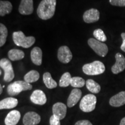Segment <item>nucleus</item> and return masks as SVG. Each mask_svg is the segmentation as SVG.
Listing matches in <instances>:
<instances>
[{
	"mask_svg": "<svg viewBox=\"0 0 125 125\" xmlns=\"http://www.w3.org/2000/svg\"><path fill=\"white\" fill-rule=\"evenodd\" d=\"M71 75L68 72L64 73L61 76V78L59 81V86L62 87H68L70 85H71Z\"/></svg>",
	"mask_w": 125,
	"mask_h": 125,
	"instance_id": "25",
	"label": "nucleus"
},
{
	"mask_svg": "<svg viewBox=\"0 0 125 125\" xmlns=\"http://www.w3.org/2000/svg\"><path fill=\"white\" fill-rule=\"evenodd\" d=\"M12 10V5L8 1H0V16H4L10 13Z\"/></svg>",
	"mask_w": 125,
	"mask_h": 125,
	"instance_id": "22",
	"label": "nucleus"
},
{
	"mask_svg": "<svg viewBox=\"0 0 125 125\" xmlns=\"http://www.w3.org/2000/svg\"><path fill=\"white\" fill-rule=\"evenodd\" d=\"M75 125H93L88 120H81L76 122Z\"/></svg>",
	"mask_w": 125,
	"mask_h": 125,
	"instance_id": "31",
	"label": "nucleus"
},
{
	"mask_svg": "<svg viewBox=\"0 0 125 125\" xmlns=\"http://www.w3.org/2000/svg\"><path fill=\"white\" fill-rule=\"evenodd\" d=\"M18 104V100L13 97H7L0 101V109H12L16 107Z\"/></svg>",
	"mask_w": 125,
	"mask_h": 125,
	"instance_id": "19",
	"label": "nucleus"
},
{
	"mask_svg": "<svg viewBox=\"0 0 125 125\" xmlns=\"http://www.w3.org/2000/svg\"><path fill=\"white\" fill-rule=\"evenodd\" d=\"M40 77V74L36 70H31V71L28 72V73L25 75L24 76V81L27 83H31L37 82Z\"/></svg>",
	"mask_w": 125,
	"mask_h": 125,
	"instance_id": "24",
	"label": "nucleus"
},
{
	"mask_svg": "<svg viewBox=\"0 0 125 125\" xmlns=\"http://www.w3.org/2000/svg\"><path fill=\"white\" fill-rule=\"evenodd\" d=\"M19 13L23 15H29L34 11L33 0H21L19 7Z\"/></svg>",
	"mask_w": 125,
	"mask_h": 125,
	"instance_id": "13",
	"label": "nucleus"
},
{
	"mask_svg": "<svg viewBox=\"0 0 125 125\" xmlns=\"http://www.w3.org/2000/svg\"><path fill=\"white\" fill-rule=\"evenodd\" d=\"M8 36L7 28L2 23L0 24V46L2 47L5 45Z\"/></svg>",
	"mask_w": 125,
	"mask_h": 125,
	"instance_id": "26",
	"label": "nucleus"
},
{
	"mask_svg": "<svg viewBox=\"0 0 125 125\" xmlns=\"http://www.w3.org/2000/svg\"><path fill=\"white\" fill-rule=\"evenodd\" d=\"M13 41L15 45L24 48H30L35 42V37L32 36L26 37L22 31H16L12 34Z\"/></svg>",
	"mask_w": 125,
	"mask_h": 125,
	"instance_id": "2",
	"label": "nucleus"
},
{
	"mask_svg": "<svg viewBox=\"0 0 125 125\" xmlns=\"http://www.w3.org/2000/svg\"><path fill=\"white\" fill-rule=\"evenodd\" d=\"M31 102L37 105H44L47 101V98L44 92L41 90H35L30 96Z\"/></svg>",
	"mask_w": 125,
	"mask_h": 125,
	"instance_id": "11",
	"label": "nucleus"
},
{
	"mask_svg": "<svg viewBox=\"0 0 125 125\" xmlns=\"http://www.w3.org/2000/svg\"><path fill=\"white\" fill-rule=\"evenodd\" d=\"M93 36L95 39L102 42L107 41V37L104 34V31L100 29H96L93 31Z\"/></svg>",
	"mask_w": 125,
	"mask_h": 125,
	"instance_id": "28",
	"label": "nucleus"
},
{
	"mask_svg": "<svg viewBox=\"0 0 125 125\" xmlns=\"http://www.w3.org/2000/svg\"><path fill=\"white\" fill-rule=\"evenodd\" d=\"M0 67L4 71V80L5 82H9L13 80L15 77V73L10 60L5 58L1 59Z\"/></svg>",
	"mask_w": 125,
	"mask_h": 125,
	"instance_id": "7",
	"label": "nucleus"
},
{
	"mask_svg": "<svg viewBox=\"0 0 125 125\" xmlns=\"http://www.w3.org/2000/svg\"><path fill=\"white\" fill-rule=\"evenodd\" d=\"M50 125H61L60 120L54 115H52L49 120Z\"/></svg>",
	"mask_w": 125,
	"mask_h": 125,
	"instance_id": "30",
	"label": "nucleus"
},
{
	"mask_svg": "<svg viewBox=\"0 0 125 125\" xmlns=\"http://www.w3.org/2000/svg\"><path fill=\"white\" fill-rule=\"evenodd\" d=\"M32 86L26 81H17L9 84L7 87V93L9 96H14L18 95L21 92L30 90Z\"/></svg>",
	"mask_w": 125,
	"mask_h": 125,
	"instance_id": "3",
	"label": "nucleus"
},
{
	"mask_svg": "<svg viewBox=\"0 0 125 125\" xmlns=\"http://www.w3.org/2000/svg\"><path fill=\"white\" fill-rule=\"evenodd\" d=\"M89 46L94 51L96 54L101 57H105L108 53V48L107 45L94 38H90L87 41Z\"/></svg>",
	"mask_w": 125,
	"mask_h": 125,
	"instance_id": "6",
	"label": "nucleus"
},
{
	"mask_svg": "<svg viewBox=\"0 0 125 125\" xmlns=\"http://www.w3.org/2000/svg\"><path fill=\"white\" fill-rule=\"evenodd\" d=\"M57 58L62 63H68L73 58V54L70 48L67 46L60 47L57 52Z\"/></svg>",
	"mask_w": 125,
	"mask_h": 125,
	"instance_id": "8",
	"label": "nucleus"
},
{
	"mask_svg": "<svg viewBox=\"0 0 125 125\" xmlns=\"http://www.w3.org/2000/svg\"><path fill=\"white\" fill-rule=\"evenodd\" d=\"M21 115L17 110H13L9 112L5 119V125H16L19 121Z\"/></svg>",
	"mask_w": 125,
	"mask_h": 125,
	"instance_id": "17",
	"label": "nucleus"
},
{
	"mask_svg": "<svg viewBox=\"0 0 125 125\" xmlns=\"http://www.w3.org/2000/svg\"><path fill=\"white\" fill-rule=\"evenodd\" d=\"M43 81L47 88L50 89L56 88L57 86V82L53 79L51 74L48 72H46L43 74Z\"/></svg>",
	"mask_w": 125,
	"mask_h": 125,
	"instance_id": "21",
	"label": "nucleus"
},
{
	"mask_svg": "<svg viewBox=\"0 0 125 125\" xmlns=\"http://www.w3.org/2000/svg\"><path fill=\"white\" fill-rule=\"evenodd\" d=\"M85 85V81L82 78L79 76H74L71 78V86L79 88L83 87Z\"/></svg>",
	"mask_w": 125,
	"mask_h": 125,
	"instance_id": "27",
	"label": "nucleus"
},
{
	"mask_svg": "<svg viewBox=\"0 0 125 125\" xmlns=\"http://www.w3.org/2000/svg\"><path fill=\"white\" fill-rule=\"evenodd\" d=\"M116 62L112 67L111 71L114 74H118L125 69V57L122 54L118 53L115 54Z\"/></svg>",
	"mask_w": 125,
	"mask_h": 125,
	"instance_id": "9",
	"label": "nucleus"
},
{
	"mask_svg": "<svg viewBox=\"0 0 125 125\" xmlns=\"http://www.w3.org/2000/svg\"><path fill=\"white\" fill-rule=\"evenodd\" d=\"M40 115L35 112H28L24 115L23 119L24 125H37L40 123Z\"/></svg>",
	"mask_w": 125,
	"mask_h": 125,
	"instance_id": "10",
	"label": "nucleus"
},
{
	"mask_svg": "<svg viewBox=\"0 0 125 125\" xmlns=\"http://www.w3.org/2000/svg\"><path fill=\"white\" fill-rule=\"evenodd\" d=\"M109 3L114 6L125 7V0H109Z\"/></svg>",
	"mask_w": 125,
	"mask_h": 125,
	"instance_id": "29",
	"label": "nucleus"
},
{
	"mask_svg": "<svg viewBox=\"0 0 125 125\" xmlns=\"http://www.w3.org/2000/svg\"><path fill=\"white\" fill-rule=\"evenodd\" d=\"M2 91H3V90H2V86L1 85H0V94H2Z\"/></svg>",
	"mask_w": 125,
	"mask_h": 125,
	"instance_id": "34",
	"label": "nucleus"
},
{
	"mask_svg": "<svg viewBox=\"0 0 125 125\" xmlns=\"http://www.w3.org/2000/svg\"><path fill=\"white\" fill-rule=\"evenodd\" d=\"M86 86L87 89L92 93H98L101 90L100 85L93 79H87L86 81Z\"/></svg>",
	"mask_w": 125,
	"mask_h": 125,
	"instance_id": "23",
	"label": "nucleus"
},
{
	"mask_svg": "<svg viewBox=\"0 0 125 125\" xmlns=\"http://www.w3.org/2000/svg\"><path fill=\"white\" fill-rule=\"evenodd\" d=\"M52 112L53 115L59 119H63L66 116L67 106L62 103H56L53 105Z\"/></svg>",
	"mask_w": 125,
	"mask_h": 125,
	"instance_id": "14",
	"label": "nucleus"
},
{
	"mask_svg": "<svg viewBox=\"0 0 125 125\" xmlns=\"http://www.w3.org/2000/svg\"><path fill=\"white\" fill-rule=\"evenodd\" d=\"M96 103V97L94 94H88L81 99L79 108L83 112H90L95 109Z\"/></svg>",
	"mask_w": 125,
	"mask_h": 125,
	"instance_id": "5",
	"label": "nucleus"
},
{
	"mask_svg": "<svg viewBox=\"0 0 125 125\" xmlns=\"http://www.w3.org/2000/svg\"><path fill=\"white\" fill-rule=\"evenodd\" d=\"M119 125H125V117L122 119Z\"/></svg>",
	"mask_w": 125,
	"mask_h": 125,
	"instance_id": "33",
	"label": "nucleus"
},
{
	"mask_svg": "<svg viewBox=\"0 0 125 125\" xmlns=\"http://www.w3.org/2000/svg\"><path fill=\"white\" fill-rule=\"evenodd\" d=\"M121 37L122 38V44L121 46V49L122 51L125 52V32L121 34Z\"/></svg>",
	"mask_w": 125,
	"mask_h": 125,
	"instance_id": "32",
	"label": "nucleus"
},
{
	"mask_svg": "<svg viewBox=\"0 0 125 125\" xmlns=\"http://www.w3.org/2000/svg\"><path fill=\"white\" fill-rule=\"evenodd\" d=\"M82 92L78 88H75L72 90L68 99H67V107H73L77 104L82 96Z\"/></svg>",
	"mask_w": 125,
	"mask_h": 125,
	"instance_id": "15",
	"label": "nucleus"
},
{
	"mask_svg": "<svg viewBox=\"0 0 125 125\" xmlns=\"http://www.w3.org/2000/svg\"><path fill=\"white\" fill-rule=\"evenodd\" d=\"M56 5V0H42L37 10L39 18L44 20L51 19L54 15Z\"/></svg>",
	"mask_w": 125,
	"mask_h": 125,
	"instance_id": "1",
	"label": "nucleus"
},
{
	"mask_svg": "<svg viewBox=\"0 0 125 125\" xmlns=\"http://www.w3.org/2000/svg\"><path fill=\"white\" fill-rule=\"evenodd\" d=\"M9 59L12 61H18L24 57V52L19 49H11L8 53Z\"/></svg>",
	"mask_w": 125,
	"mask_h": 125,
	"instance_id": "20",
	"label": "nucleus"
},
{
	"mask_svg": "<svg viewBox=\"0 0 125 125\" xmlns=\"http://www.w3.org/2000/svg\"><path fill=\"white\" fill-rule=\"evenodd\" d=\"M109 104L114 107H119L125 104V91L119 92L110 98Z\"/></svg>",
	"mask_w": 125,
	"mask_h": 125,
	"instance_id": "16",
	"label": "nucleus"
},
{
	"mask_svg": "<svg viewBox=\"0 0 125 125\" xmlns=\"http://www.w3.org/2000/svg\"><path fill=\"white\" fill-rule=\"evenodd\" d=\"M105 70L104 64L100 61H94L91 63L86 64L82 67V71L87 75H98L103 74Z\"/></svg>",
	"mask_w": 125,
	"mask_h": 125,
	"instance_id": "4",
	"label": "nucleus"
},
{
	"mask_svg": "<svg viewBox=\"0 0 125 125\" xmlns=\"http://www.w3.org/2000/svg\"><path fill=\"white\" fill-rule=\"evenodd\" d=\"M100 19V12L97 9L91 8L85 12L83 19L86 23H92L97 21Z\"/></svg>",
	"mask_w": 125,
	"mask_h": 125,
	"instance_id": "12",
	"label": "nucleus"
},
{
	"mask_svg": "<svg viewBox=\"0 0 125 125\" xmlns=\"http://www.w3.org/2000/svg\"><path fill=\"white\" fill-rule=\"evenodd\" d=\"M31 60L34 64L41 65L42 62V52L41 48L35 47L31 50L30 53Z\"/></svg>",
	"mask_w": 125,
	"mask_h": 125,
	"instance_id": "18",
	"label": "nucleus"
}]
</instances>
